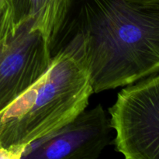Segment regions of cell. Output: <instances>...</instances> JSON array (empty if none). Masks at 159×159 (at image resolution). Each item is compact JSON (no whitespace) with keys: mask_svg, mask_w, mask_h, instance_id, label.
<instances>
[{"mask_svg":"<svg viewBox=\"0 0 159 159\" xmlns=\"http://www.w3.org/2000/svg\"><path fill=\"white\" fill-rule=\"evenodd\" d=\"M128 2L138 6H158L159 5V0H126Z\"/></svg>","mask_w":159,"mask_h":159,"instance_id":"obj_8","label":"cell"},{"mask_svg":"<svg viewBox=\"0 0 159 159\" xmlns=\"http://www.w3.org/2000/svg\"><path fill=\"white\" fill-rule=\"evenodd\" d=\"M112 130L110 118L99 104L22 148L17 158L96 159L111 142Z\"/></svg>","mask_w":159,"mask_h":159,"instance_id":"obj_4","label":"cell"},{"mask_svg":"<svg viewBox=\"0 0 159 159\" xmlns=\"http://www.w3.org/2000/svg\"><path fill=\"white\" fill-rule=\"evenodd\" d=\"M71 0H13L17 27L30 23L49 40L51 46L68 12Z\"/></svg>","mask_w":159,"mask_h":159,"instance_id":"obj_6","label":"cell"},{"mask_svg":"<svg viewBox=\"0 0 159 159\" xmlns=\"http://www.w3.org/2000/svg\"><path fill=\"white\" fill-rule=\"evenodd\" d=\"M93 93L88 71L75 56L53 54L46 71L0 108V158H17L22 148L72 120Z\"/></svg>","mask_w":159,"mask_h":159,"instance_id":"obj_2","label":"cell"},{"mask_svg":"<svg viewBox=\"0 0 159 159\" xmlns=\"http://www.w3.org/2000/svg\"><path fill=\"white\" fill-rule=\"evenodd\" d=\"M67 51L89 75L96 93L159 73V5L126 0H71L51 46Z\"/></svg>","mask_w":159,"mask_h":159,"instance_id":"obj_1","label":"cell"},{"mask_svg":"<svg viewBox=\"0 0 159 159\" xmlns=\"http://www.w3.org/2000/svg\"><path fill=\"white\" fill-rule=\"evenodd\" d=\"M16 30L13 0H0V46L11 40Z\"/></svg>","mask_w":159,"mask_h":159,"instance_id":"obj_7","label":"cell"},{"mask_svg":"<svg viewBox=\"0 0 159 159\" xmlns=\"http://www.w3.org/2000/svg\"><path fill=\"white\" fill-rule=\"evenodd\" d=\"M109 112L125 158L159 159V73L123 89Z\"/></svg>","mask_w":159,"mask_h":159,"instance_id":"obj_3","label":"cell"},{"mask_svg":"<svg viewBox=\"0 0 159 159\" xmlns=\"http://www.w3.org/2000/svg\"><path fill=\"white\" fill-rule=\"evenodd\" d=\"M51 43L30 23L17 27L15 36L0 46V108L34 83L51 61Z\"/></svg>","mask_w":159,"mask_h":159,"instance_id":"obj_5","label":"cell"}]
</instances>
